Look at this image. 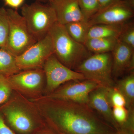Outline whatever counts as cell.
Wrapping results in <instances>:
<instances>
[{
  "label": "cell",
  "instance_id": "cell-8",
  "mask_svg": "<svg viewBox=\"0 0 134 134\" xmlns=\"http://www.w3.org/2000/svg\"><path fill=\"white\" fill-rule=\"evenodd\" d=\"M43 69L46 78L44 96L49 95L67 82L86 79L82 74L63 65L54 54L51 55L47 60Z\"/></svg>",
  "mask_w": 134,
  "mask_h": 134
},
{
  "label": "cell",
  "instance_id": "cell-14",
  "mask_svg": "<svg viewBox=\"0 0 134 134\" xmlns=\"http://www.w3.org/2000/svg\"><path fill=\"white\" fill-rule=\"evenodd\" d=\"M50 4L55 10L57 22L60 24L65 25L72 22L85 21L78 0H53Z\"/></svg>",
  "mask_w": 134,
  "mask_h": 134
},
{
  "label": "cell",
  "instance_id": "cell-31",
  "mask_svg": "<svg viewBox=\"0 0 134 134\" xmlns=\"http://www.w3.org/2000/svg\"><path fill=\"white\" fill-rule=\"evenodd\" d=\"M125 1H129V0H125Z\"/></svg>",
  "mask_w": 134,
  "mask_h": 134
},
{
  "label": "cell",
  "instance_id": "cell-11",
  "mask_svg": "<svg viewBox=\"0 0 134 134\" xmlns=\"http://www.w3.org/2000/svg\"><path fill=\"white\" fill-rule=\"evenodd\" d=\"M134 0H120L100 10L88 21L90 26L94 25H122L134 16Z\"/></svg>",
  "mask_w": 134,
  "mask_h": 134
},
{
  "label": "cell",
  "instance_id": "cell-13",
  "mask_svg": "<svg viewBox=\"0 0 134 134\" xmlns=\"http://www.w3.org/2000/svg\"><path fill=\"white\" fill-rule=\"evenodd\" d=\"M107 87L102 86L94 89L89 94L88 105L119 130V127L113 117L112 108L107 99Z\"/></svg>",
  "mask_w": 134,
  "mask_h": 134
},
{
  "label": "cell",
  "instance_id": "cell-6",
  "mask_svg": "<svg viewBox=\"0 0 134 134\" xmlns=\"http://www.w3.org/2000/svg\"><path fill=\"white\" fill-rule=\"evenodd\" d=\"M7 77L13 91L26 98L32 100L44 96L46 78L43 69L21 70Z\"/></svg>",
  "mask_w": 134,
  "mask_h": 134
},
{
  "label": "cell",
  "instance_id": "cell-20",
  "mask_svg": "<svg viewBox=\"0 0 134 134\" xmlns=\"http://www.w3.org/2000/svg\"><path fill=\"white\" fill-rule=\"evenodd\" d=\"M78 4L84 18L88 21L100 10L98 0H78Z\"/></svg>",
  "mask_w": 134,
  "mask_h": 134
},
{
  "label": "cell",
  "instance_id": "cell-16",
  "mask_svg": "<svg viewBox=\"0 0 134 134\" xmlns=\"http://www.w3.org/2000/svg\"><path fill=\"white\" fill-rule=\"evenodd\" d=\"M122 25L99 24L90 27L87 39L96 38H119Z\"/></svg>",
  "mask_w": 134,
  "mask_h": 134
},
{
  "label": "cell",
  "instance_id": "cell-29",
  "mask_svg": "<svg viewBox=\"0 0 134 134\" xmlns=\"http://www.w3.org/2000/svg\"><path fill=\"white\" fill-rule=\"evenodd\" d=\"M115 134H134V129L122 128L120 129Z\"/></svg>",
  "mask_w": 134,
  "mask_h": 134
},
{
  "label": "cell",
  "instance_id": "cell-19",
  "mask_svg": "<svg viewBox=\"0 0 134 134\" xmlns=\"http://www.w3.org/2000/svg\"><path fill=\"white\" fill-rule=\"evenodd\" d=\"M64 26L72 38L83 44L87 40V34L90 27L88 21H77L67 24Z\"/></svg>",
  "mask_w": 134,
  "mask_h": 134
},
{
  "label": "cell",
  "instance_id": "cell-5",
  "mask_svg": "<svg viewBox=\"0 0 134 134\" xmlns=\"http://www.w3.org/2000/svg\"><path fill=\"white\" fill-rule=\"evenodd\" d=\"M111 53L92 54L75 69L86 79L96 82L100 86L110 88L115 86L112 73Z\"/></svg>",
  "mask_w": 134,
  "mask_h": 134
},
{
  "label": "cell",
  "instance_id": "cell-1",
  "mask_svg": "<svg viewBox=\"0 0 134 134\" xmlns=\"http://www.w3.org/2000/svg\"><path fill=\"white\" fill-rule=\"evenodd\" d=\"M31 100L46 125L58 134H115L118 131L87 104L46 96Z\"/></svg>",
  "mask_w": 134,
  "mask_h": 134
},
{
  "label": "cell",
  "instance_id": "cell-9",
  "mask_svg": "<svg viewBox=\"0 0 134 134\" xmlns=\"http://www.w3.org/2000/svg\"><path fill=\"white\" fill-rule=\"evenodd\" d=\"M53 54L52 43L48 33L21 55L16 57L17 65L21 70L43 69L45 63Z\"/></svg>",
  "mask_w": 134,
  "mask_h": 134
},
{
  "label": "cell",
  "instance_id": "cell-2",
  "mask_svg": "<svg viewBox=\"0 0 134 134\" xmlns=\"http://www.w3.org/2000/svg\"><path fill=\"white\" fill-rule=\"evenodd\" d=\"M0 114L16 134H34L46 125L33 101L14 91L0 106Z\"/></svg>",
  "mask_w": 134,
  "mask_h": 134
},
{
  "label": "cell",
  "instance_id": "cell-22",
  "mask_svg": "<svg viewBox=\"0 0 134 134\" xmlns=\"http://www.w3.org/2000/svg\"><path fill=\"white\" fill-rule=\"evenodd\" d=\"M118 40L134 49L133 23L127 22L123 25L122 30Z\"/></svg>",
  "mask_w": 134,
  "mask_h": 134
},
{
  "label": "cell",
  "instance_id": "cell-26",
  "mask_svg": "<svg viewBox=\"0 0 134 134\" xmlns=\"http://www.w3.org/2000/svg\"><path fill=\"white\" fill-rule=\"evenodd\" d=\"M0 134H16L5 122L0 114Z\"/></svg>",
  "mask_w": 134,
  "mask_h": 134
},
{
  "label": "cell",
  "instance_id": "cell-28",
  "mask_svg": "<svg viewBox=\"0 0 134 134\" xmlns=\"http://www.w3.org/2000/svg\"><path fill=\"white\" fill-rule=\"evenodd\" d=\"M34 134H58L46 125Z\"/></svg>",
  "mask_w": 134,
  "mask_h": 134
},
{
  "label": "cell",
  "instance_id": "cell-17",
  "mask_svg": "<svg viewBox=\"0 0 134 134\" xmlns=\"http://www.w3.org/2000/svg\"><path fill=\"white\" fill-rule=\"evenodd\" d=\"M118 39L114 38H96L88 39L83 45L91 53L111 52L115 47Z\"/></svg>",
  "mask_w": 134,
  "mask_h": 134
},
{
  "label": "cell",
  "instance_id": "cell-27",
  "mask_svg": "<svg viewBox=\"0 0 134 134\" xmlns=\"http://www.w3.org/2000/svg\"><path fill=\"white\" fill-rule=\"evenodd\" d=\"M120 0H98L100 6V10L119 1Z\"/></svg>",
  "mask_w": 134,
  "mask_h": 134
},
{
  "label": "cell",
  "instance_id": "cell-24",
  "mask_svg": "<svg viewBox=\"0 0 134 134\" xmlns=\"http://www.w3.org/2000/svg\"><path fill=\"white\" fill-rule=\"evenodd\" d=\"M13 92L7 76L0 75V106L8 100Z\"/></svg>",
  "mask_w": 134,
  "mask_h": 134
},
{
  "label": "cell",
  "instance_id": "cell-25",
  "mask_svg": "<svg viewBox=\"0 0 134 134\" xmlns=\"http://www.w3.org/2000/svg\"><path fill=\"white\" fill-rule=\"evenodd\" d=\"M5 5L9 8L17 10L23 6L25 0H3Z\"/></svg>",
  "mask_w": 134,
  "mask_h": 134
},
{
  "label": "cell",
  "instance_id": "cell-12",
  "mask_svg": "<svg viewBox=\"0 0 134 134\" xmlns=\"http://www.w3.org/2000/svg\"><path fill=\"white\" fill-rule=\"evenodd\" d=\"M113 77L115 81L127 72L133 71L134 49L118 40L111 52Z\"/></svg>",
  "mask_w": 134,
  "mask_h": 134
},
{
  "label": "cell",
  "instance_id": "cell-10",
  "mask_svg": "<svg viewBox=\"0 0 134 134\" xmlns=\"http://www.w3.org/2000/svg\"><path fill=\"white\" fill-rule=\"evenodd\" d=\"M99 86L89 79L73 80L61 85L49 95L43 96L88 104L90 93Z\"/></svg>",
  "mask_w": 134,
  "mask_h": 134
},
{
  "label": "cell",
  "instance_id": "cell-21",
  "mask_svg": "<svg viewBox=\"0 0 134 134\" xmlns=\"http://www.w3.org/2000/svg\"><path fill=\"white\" fill-rule=\"evenodd\" d=\"M9 22L7 9L0 7V48H5L8 37Z\"/></svg>",
  "mask_w": 134,
  "mask_h": 134
},
{
  "label": "cell",
  "instance_id": "cell-7",
  "mask_svg": "<svg viewBox=\"0 0 134 134\" xmlns=\"http://www.w3.org/2000/svg\"><path fill=\"white\" fill-rule=\"evenodd\" d=\"M7 10L9 22V32L5 48L17 57L37 41L30 32L23 17L17 10L9 8Z\"/></svg>",
  "mask_w": 134,
  "mask_h": 134
},
{
  "label": "cell",
  "instance_id": "cell-15",
  "mask_svg": "<svg viewBox=\"0 0 134 134\" xmlns=\"http://www.w3.org/2000/svg\"><path fill=\"white\" fill-rule=\"evenodd\" d=\"M115 86L124 96L126 108L129 110H134V70L121 79L115 81Z\"/></svg>",
  "mask_w": 134,
  "mask_h": 134
},
{
  "label": "cell",
  "instance_id": "cell-4",
  "mask_svg": "<svg viewBox=\"0 0 134 134\" xmlns=\"http://www.w3.org/2000/svg\"><path fill=\"white\" fill-rule=\"evenodd\" d=\"M21 14L30 32L37 41L46 36L57 23L55 10L50 4L37 1L25 4L22 7Z\"/></svg>",
  "mask_w": 134,
  "mask_h": 134
},
{
  "label": "cell",
  "instance_id": "cell-3",
  "mask_svg": "<svg viewBox=\"0 0 134 134\" xmlns=\"http://www.w3.org/2000/svg\"><path fill=\"white\" fill-rule=\"evenodd\" d=\"M54 54L63 65L74 70L83 60L92 54L83 44L71 37L64 25L57 22L49 32Z\"/></svg>",
  "mask_w": 134,
  "mask_h": 134
},
{
  "label": "cell",
  "instance_id": "cell-23",
  "mask_svg": "<svg viewBox=\"0 0 134 134\" xmlns=\"http://www.w3.org/2000/svg\"><path fill=\"white\" fill-rule=\"evenodd\" d=\"M107 97L112 108L116 107H126V101L124 96L115 86L107 88Z\"/></svg>",
  "mask_w": 134,
  "mask_h": 134
},
{
  "label": "cell",
  "instance_id": "cell-18",
  "mask_svg": "<svg viewBox=\"0 0 134 134\" xmlns=\"http://www.w3.org/2000/svg\"><path fill=\"white\" fill-rule=\"evenodd\" d=\"M21 71L17 65L16 57L5 48H0V75L9 76Z\"/></svg>",
  "mask_w": 134,
  "mask_h": 134
},
{
  "label": "cell",
  "instance_id": "cell-30",
  "mask_svg": "<svg viewBox=\"0 0 134 134\" xmlns=\"http://www.w3.org/2000/svg\"><path fill=\"white\" fill-rule=\"evenodd\" d=\"M37 2H48L50 3L53 0H36Z\"/></svg>",
  "mask_w": 134,
  "mask_h": 134
}]
</instances>
